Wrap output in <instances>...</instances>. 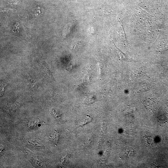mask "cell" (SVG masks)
Instances as JSON below:
<instances>
[{"label": "cell", "mask_w": 168, "mask_h": 168, "mask_svg": "<svg viewBox=\"0 0 168 168\" xmlns=\"http://www.w3.org/2000/svg\"><path fill=\"white\" fill-rule=\"evenodd\" d=\"M40 69L42 74L45 77L49 80L55 81L46 62L44 61L41 63Z\"/></svg>", "instance_id": "6da1fadb"}, {"label": "cell", "mask_w": 168, "mask_h": 168, "mask_svg": "<svg viewBox=\"0 0 168 168\" xmlns=\"http://www.w3.org/2000/svg\"><path fill=\"white\" fill-rule=\"evenodd\" d=\"M143 142L146 146L148 147L151 146L154 142V139L149 136H144L143 137Z\"/></svg>", "instance_id": "7a4b0ae2"}, {"label": "cell", "mask_w": 168, "mask_h": 168, "mask_svg": "<svg viewBox=\"0 0 168 168\" xmlns=\"http://www.w3.org/2000/svg\"><path fill=\"white\" fill-rule=\"evenodd\" d=\"M91 120L92 118L90 115H86V117L85 119L84 123L81 124L79 126V127L83 126L85 125L90 123L91 121Z\"/></svg>", "instance_id": "3957f363"}, {"label": "cell", "mask_w": 168, "mask_h": 168, "mask_svg": "<svg viewBox=\"0 0 168 168\" xmlns=\"http://www.w3.org/2000/svg\"><path fill=\"white\" fill-rule=\"evenodd\" d=\"M116 50L117 53L119 54V57L122 59H126L127 58L126 56L121 51H120L115 46Z\"/></svg>", "instance_id": "277c9868"}, {"label": "cell", "mask_w": 168, "mask_h": 168, "mask_svg": "<svg viewBox=\"0 0 168 168\" xmlns=\"http://www.w3.org/2000/svg\"><path fill=\"white\" fill-rule=\"evenodd\" d=\"M59 138V132L57 131H55L54 135L53 137V140L55 143H57L58 140Z\"/></svg>", "instance_id": "5b68a950"}]
</instances>
